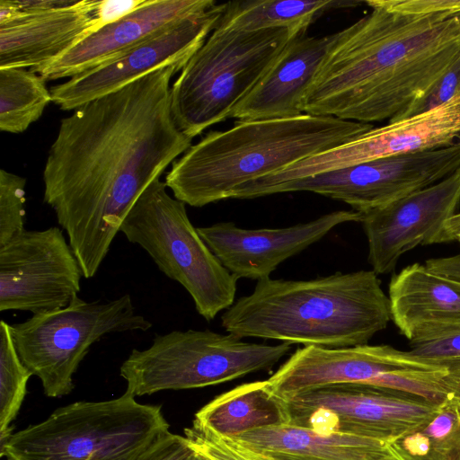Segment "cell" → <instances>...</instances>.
<instances>
[{
    "mask_svg": "<svg viewBox=\"0 0 460 460\" xmlns=\"http://www.w3.org/2000/svg\"><path fill=\"white\" fill-rule=\"evenodd\" d=\"M82 277L62 228L25 229L0 246V312L66 307L78 296Z\"/></svg>",
    "mask_w": 460,
    "mask_h": 460,
    "instance_id": "7c38bea8",
    "label": "cell"
},
{
    "mask_svg": "<svg viewBox=\"0 0 460 460\" xmlns=\"http://www.w3.org/2000/svg\"><path fill=\"white\" fill-rule=\"evenodd\" d=\"M25 178L0 170V246L25 230Z\"/></svg>",
    "mask_w": 460,
    "mask_h": 460,
    "instance_id": "4316f807",
    "label": "cell"
},
{
    "mask_svg": "<svg viewBox=\"0 0 460 460\" xmlns=\"http://www.w3.org/2000/svg\"><path fill=\"white\" fill-rule=\"evenodd\" d=\"M146 0H100L97 15L102 28L134 12Z\"/></svg>",
    "mask_w": 460,
    "mask_h": 460,
    "instance_id": "d6a6232c",
    "label": "cell"
},
{
    "mask_svg": "<svg viewBox=\"0 0 460 460\" xmlns=\"http://www.w3.org/2000/svg\"><path fill=\"white\" fill-rule=\"evenodd\" d=\"M195 460H209V459H208L205 456L196 452V458H195Z\"/></svg>",
    "mask_w": 460,
    "mask_h": 460,
    "instance_id": "8d00e7d4",
    "label": "cell"
},
{
    "mask_svg": "<svg viewBox=\"0 0 460 460\" xmlns=\"http://www.w3.org/2000/svg\"><path fill=\"white\" fill-rule=\"evenodd\" d=\"M385 460H401L396 456H394L393 453Z\"/></svg>",
    "mask_w": 460,
    "mask_h": 460,
    "instance_id": "74e56055",
    "label": "cell"
},
{
    "mask_svg": "<svg viewBox=\"0 0 460 460\" xmlns=\"http://www.w3.org/2000/svg\"><path fill=\"white\" fill-rule=\"evenodd\" d=\"M18 12H37L66 5L71 0H13Z\"/></svg>",
    "mask_w": 460,
    "mask_h": 460,
    "instance_id": "e575fe53",
    "label": "cell"
},
{
    "mask_svg": "<svg viewBox=\"0 0 460 460\" xmlns=\"http://www.w3.org/2000/svg\"><path fill=\"white\" fill-rule=\"evenodd\" d=\"M353 209L337 210L306 223L281 228L244 229L233 222L198 227V233L237 279L270 278L288 258L323 238L339 225L360 222Z\"/></svg>",
    "mask_w": 460,
    "mask_h": 460,
    "instance_id": "2e32d148",
    "label": "cell"
},
{
    "mask_svg": "<svg viewBox=\"0 0 460 460\" xmlns=\"http://www.w3.org/2000/svg\"><path fill=\"white\" fill-rule=\"evenodd\" d=\"M389 9L414 14L460 13V0H380Z\"/></svg>",
    "mask_w": 460,
    "mask_h": 460,
    "instance_id": "1f68e13d",
    "label": "cell"
},
{
    "mask_svg": "<svg viewBox=\"0 0 460 460\" xmlns=\"http://www.w3.org/2000/svg\"><path fill=\"white\" fill-rule=\"evenodd\" d=\"M456 242L460 243V234L456 237Z\"/></svg>",
    "mask_w": 460,
    "mask_h": 460,
    "instance_id": "f35d334b",
    "label": "cell"
},
{
    "mask_svg": "<svg viewBox=\"0 0 460 460\" xmlns=\"http://www.w3.org/2000/svg\"><path fill=\"white\" fill-rule=\"evenodd\" d=\"M460 168V143L379 158L284 184L286 192L310 191L342 201L360 214L427 188Z\"/></svg>",
    "mask_w": 460,
    "mask_h": 460,
    "instance_id": "8fae6325",
    "label": "cell"
},
{
    "mask_svg": "<svg viewBox=\"0 0 460 460\" xmlns=\"http://www.w3.org/2000/svg\"><path fill=\"white\" fill-rule=\"evenodd\" d=\"M52 102L46 80L26 68H0V130L24 132Z\"/></svg>",
    "mask_w": 460,
    "mask_h": 460,
    "instance_id": "d4e9b609",
    "label": "cell"
},
{
    "mask_svg": "<svg viewBox=\"0 0 460 460\" xmlns=\"http://www.w3.org/2000/svg\"><path fill=\"white\" fill-rule=\"evenodd\" d=\"M288 423L287 403L270 391L267 380L243 384L218 395L193 420L194 426L223 438Z\"/></svg>",
    "mask_w": 460,
    "mask_h": 460,
    "instance_id": "7402d4cb",
    "label": "cell"
},
{
    "mask_svg": "<svg viewBox=\"0 0 460 460\" xmlns=\"http://www.w3.org/2000/svg\"><path fill=\"white\" fill-rule=\"evenodd\" d=\"M214 0H146L125 17L96 31L52 63L31 70L46 81L70 78L110 63L190 16L214 6Z\"/></svg>",
    "mask_w": 460,
    "mask_h": 460,
    "instance_id": "e0dca14e",
    "label": "cell"
},
{
    "mask_svg": "<svg viewBox=\"0 0 460 460\" xmlns=\"http://www.w3.org/2000/svg\"><path fill=\"white\" fill-rule=\"evenodd\" d=\"M390 321L389 297L372 270L310 280L261 279L221 316L226 332L240 339L324 348L367 344Z\"/></svg>",
    "mask_w": 460,
    "mask_h": 460,
    "instance_id": "3957f363",
    "label": "cell"
},
{
    "mask_svg": "<svg viewBox=\"0 0 460 460\" xmlns=\"http://www.w3.org/2000/svg\"><path fill=\"white\" fill-rule=\"evenodd\" d=\"M361 1L244 0L225 3L216 27L241 31L286 28L297 34L331 9L356 7Z\"/></svg>",
    "mask_w": 460,
    "mask_h": 460,
    "instance_id": "603a6c76",
    "label": "cell"
},
{
    "mask_svg": "<svg viewBox=\"0 0 460 460\" xmlns=\"http://www.w3.org/2000/svg\"><path fill=\"white\" fill-rule=\"evenodd\" d=\"M388 297L392 321L411 342L460 329V280L413 263L393 275Z\"/></svg>",
    "mask_w": 460,
    "mask_h": 460,
    "instance_id": "ffe728a7",
    "label": "cell"
},
{
    "mask_svg": "<svg viewBox=\"0 0 460 460\" xmlns=\"http://www.w3.org/2000/svg\"><path fill=\"white\" fill-rule=\"evenodd\" d=\"M160 179L140 195L119 232L139 245L157 268L181 284L196 311L210 322L234 303L237 279L221 263L191 224L186 204Z\"/></svg>",
    "mask_w": 460,
    "mask_h": 460,
    "instance_id": "52a82bcc",
    "label": "cell"
},
{
    "mask_svg": "<svg viewBox=\"0 0 460 460\" xmlns=\"http://www.w3.org/2000/svg\"><path fill=\"white\" fill-rule=\"evenodd\" d=\"M447 230L456 240V237L460 234V212H457L447 221Z\"/></svg>",
    "mask_w": 460,
    "mask_h": 460,
    "instance_id": "d590c367",
    "label": "cell"
},
{
    "mask_svg": "<svg viewBox=\"0 0 460 460\" xmlns=\"http://www.w3.org/2000/svg\"><path fill=\"white\" fill-rule=\"evenodd\" d=\"M225 3L186 18L152 37L120 58L90 69L50 88L52 102L63 111L119 90L154 70L186 65L216 28Z\"/></svg>",
    "mask_w": 460,
    "mask_h": 460,
    "instance_id": "5bb4252c",
    "label": "cell"
},
{
    "mask_svg": "<svg viewBox=\"0 0 460 460\" xmlns=\"http://www.w3.org/2000/svg\"><path fill=\"white\" fill-rule=\"evenodd\" d=\"M160 405L124 393L102 402H76L1 443L9 460H131L168 434Z\"/></svg>",
    "mask_w": 460,
    "mask_h": 460,
    "instance_id": "5b68a950",
    "label": "cell"
},
{
    "mask_svg": "<svg viewBox=\"0 0 460 460\" xmlns=\"http://www.w3.org/2000/svg\"><path fill=\"white\" fill-rule=\"evenodd\" d=\"M373 128L306 113L237 120L230 128L211 130L191 145L172 163L164 182L176 199L201 208L231 199L242 185L349 142Z\"/></svg>",
    "mask_w": 460,
    "mask_h": 460,
    "instance_id": "277c9868",
    "label": "cell"
},
{
    "mask_svg": "<svg viewBox=\"0 0 460 460\" xmlns=\"http://www.w3.org/2000/svg\"><path fill=\"white\" fill-rule=\"evenodd\" d=\"M10 327L22 362L40 378L45 395L61 397L72 392L73 376L92 345L112 332H146L152 323L125 294L107 302L75 296L66 307Z\"/></svg>",
    "mask_w": 460,
    "mask_h": 460,
    "instance_id": "9c48e42d",
    "label": "cell"
},
{
    "mask_svg": "<svg viewBox=\"0 0 460 460\" xmlns=\"http://www.w3.org/2000/svg\"><path fill=\"white\" fill-rule=\"evenodd\" d=\"M184 433L192 448L209 460H251L208 429L192 425Z\"/></svg>",
    "mask_w": 460,
    "mask_h": 460,
    "instance_id": "f1b7e54d",
    "label": "cell"
},
{
    "mask_svg": "<svg viewBox=\"0 0 460 460\" xmlns=\"http://www.w3.org/2000/svg\"><path fill=\"white\" fill-rule=\"evenodd\" d=\"M221 438L251 460H385L392 454L382 441L341 433L324 435L291 424Z\"/></svg>",
    "mask_w": 460,
    "mask_h": 460,
    "instance_id": "44dd1931",
    "label": "cell"
},
{
    "mask_svg": "<svg viewBox=\"0 0 460 460\" xmlns=\"http://www.w3.org/2000/svg\"><path fill=\"white\" fill-rule=\"evenodd\" d=\"M458 94H460V58L444 76L396 120L429 111L447 103Z\"/></svg>",
    "mask_w": 460,
    "mask_h": 460,
    "instance_id": "83f0119b",
    "label": "cell"
},
{
    "mask_svg": "<svg viewBox=\"0 0 460 460\" xmlns=\"http://www.w3.org/2000/svg\"><path fill=\"white\" fill-rule=\"evenodd\" d=\"M11 324L0 322V441L12 433L11 422L16 418L32 374L22 362L14 345Z\"/></svg>",
    "mask_w": 460,
    "mask_h": 460,
    "instance_id": "484cf974",
    "label": "cell"
},
{
    "mask_svg": "<svg viewBox=\"0 0 460 460\" xmlns=\"http://www.w3.org/2000/svg\"><path fill=\"white\" fill-rule=\"evenodd\" d=\"M291 344L248 342L209 330L156 334L150 347L133 349L120 366L126 393L136 396L164 390L200 388L270 369Z\"/></svg>",
    "mask_w": 460,
    "mask_h": 460,
    "instance_id": "ba28073f",
    "label": "cell"
},
{
    "mask_svg": "<svg viewBox=\"0 0 460 460\" xmlns=\"http://www.w3.org/2000/svg\"><path fill=\"white\" fill-rule=\"evenodd\" d=\"M297 34L286 28L241 31L216 27L171 86V111L178 128L193 138L229 119Z\"/></svg>",
    "mask_w": 460,
    "mask_h": 460,
    "instance_id": "8992f818",
    "label": "cell"
},
{
    "mask_svg": "<svg viewBox=\"0 0 460 460\" xmlns=\"http://www.w3.org/2000/svg\"><path fill=\"white\" fill-rule=\"evenodd\" d=\"M285 402L288 424L386 444L427 422L439 407L416 395L362 383L315 387Z\"/></svg>",
    "mask_w": 460,
    "mask_h": 460,
    "instance_id": "30bf717a",
    "label": "cell"
},
{
    "mask_svg": "<svg viewBox=\"0 0 460 460\" xmlns=\"http://www.w3.org/2000/svg\"><path fill=\"white\" fill-rule=\"evenodd\" d=\"M460 143V94L429 111L374 127L343 145L296 162L267 176L273 187L287 181L394 155Z\"/></svg>",
    "mask_w": 460,
    "mask_h": 460,
    "instance_id": "4fadbf2b",
    "label": "cell"
},
{
    "mask_svg": "<svg viewBox=\"0 0 460 460\" xmlns=\"http://www.w3.org/2000/svg\"><path fill=\"white\" fill-rule=\"evenodd\" d=\"M100 0H71L37 12H18L0 24V68L43 67L102 28Z\"/></svg>",
    "mask_w": 460,
    "mask_h": 460,
    "instance_id": "ac0fdd59",
    "label": "cell"
},
{
    "mask_svg": "<svg viewBox=\"0 0 460 460\" xmlns=\"http://www.w3.org/2000/svg\"><path fill=\"white\" fill-rule=\"evenodd\" d=\"M459 205L460 168L427 188L361 214L372 270L387 274L415 247L452 242L446 225Z\"/></svg>",
    "mask_w": 460,
    "mask_h": 460,
    "instance_id": "9a60e30c",
    "label": "cell"
},
{
    "mask_svg": "<svg viewBox=\"0 0 460 460\" xmlns=\"http://www.w3.org/2000/svg\"><path fill=\"white\" fill-rule=\"evenodd\" d=\"M409 345L416 355L460 366V329L432 339L411 341Z\"/></svg>",
    "mask_w": 460,
    "mask_h": 460,
    "instance_id": "f546056e",
    "label": "cell"
},
{
    "mask_svg": "<svg viewBox=\"0 0 460 460\" xmlns=\"http://www.w3.org/2000/svg\"><path fill=\"white\" fill-rule=\"evenodd\" d=\"M182 68H157L60 121L43 199L85 279L96 275L140 195L192 145L171 111V80Z\"/></svg>",
    "mask_w": 460,
    "mask_h": 460,
    "instance_id": "6da1fadb",
    "label": "cell"
},
{
    "mask_svg": "<svg viewBox=\"0 0 460 460\" xmlns=\"http://www.w3.org/2000/svg\"><path fill=\"white\" fill-rule=\"evenodd\" d=\"M425 266L436 273L460 280V253L429 259L425 261Z\"/></svg>",
    "mask_w": 460,
    "mask_h": 460,
    "instance_id": "836d02e7",
    "label": "cell"
},
{
    "mask_svg": "<svg viewBox=\"0 0 460 460\" xmlns=\"http://www.w3.org/2000/svg\"><path fill=\"white\" fill-rule=\"evenodd\" d=\"M337 32L323 37L296 35L274 64L233 110L238 120L297 117L304 112L307 89Z\"/></svg>",
    "mask_w": 460,
    "mask_h": 460,
    "instance_id": "d6986e66",
    "label": "cell"
},
{
    "mask_svg": "<svg viewBox=\"0 0 460 460\" xmlns=\"http://www.w3.org/2000/svg\"><path fill=\"white\" fill-rule=\"evenodd\" d=\"M387 445L401 460H460V396L440 404L430 420Z\"/></svg>",
    "mask_w": 460,
    "mask_h": 460,
    "instance_id": "cb8c5ba5",
    "label": "cell"
},
{
    "mask_svg": "<svg viewBox=\"0 0 460 460\" xmlns=\"http://www.w3.org/2000/svg\"><path fill=\"white\" fill-rule=\"evenodd\" d=\"M337 32L304 101V112L372 124L394 121L460 58V13L414 14L380 0Z\"/></svg>",
    "mask_w": 460,
    "mask_h": 460,
    "instance_id": "7a4b0ae2",
    "label": "cell"
},
{
    "mask_svg": "<svg viewBox=\"0 0 460 460\" xmlns=\"http://www.w3.org/2000/svg\"><path fill=\"white\" fill-rule=\"evenodd\" d=\"M196 452L186 437L169 432L131 460H195Z\"/></svg>",
    "mask_w": 460,
    "mask_h": 460,
    "instance_id": "4dcf8cb0",
    "label": "cell"
}]
</instances>
